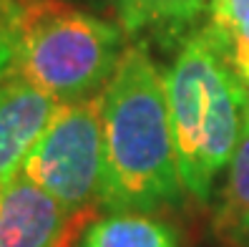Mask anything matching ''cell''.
Segmentation results:
<instances>
[{"instance_id":"obj_1","label":"cell","mask_w":249,"mask_h":247,"mask_svg":"<svg viewBox=\"0 0 249 247\" xmlns=\"http://www.w3.org/2000/svg\"><path fill=\"white\" fill-rule=\"evenodd\" d=\"M101 207L151 212L184 197L164 74L141 46H128L101 91Z\"/></svg>"},{"instance_id":"obj_2","label":"cell","mask_w":249,"mask_h":247,"mask_svg":"<svg viewBox=\"0 0 249 247\" xmlns=\"http://www.w3.org/2000/svg\"><path fill=\"white\" fill-rule=\"evenodd\" d=\"M164 81L184 190L207 202L247 132L249 89L207 28L181 43Z\"/></svg>"},{"instance_id":"obj_3","label":"cell","mask_w":249,"mask_h":247,"mask_svg":"<svg viewBox=\"0 0 249 247\" xmlns=\"http://www.w3.org/2000/svg\"><path fill=\"white\" fill-rule=\"evenodd\" d=\"M13 74L58 104L106 89L126 51V31L63 0H5Z\"/></svg>"},{"instance_id":"obj_4","label":"cell","mask_w":249,"mask_h":247,"mask_svg":"<svg viewBox=\"0 0 249 247\" xmlns=\"http://www.w3.org/2000/svg\"><path fill=\"white\" fill-rule=\"evenodd\" d=\"M20 174L73 209H98L104 187L101 94L58 104Z\"/></svg>"},{"instance_id":"obj_5","label":"cell","mask_w":249,"mask_h":247,"mask_svg":"<svg viewBox=\"0 0 249 247\" xmlns=\"http://www.w3.org/2000/svg\"><path fill=\"white\" fill-rule=\"evenodd\" d=\"M96 209H73L18 171L0 192V247H76Z\"/></svg>"},{"instance_id":"obj_6","label":"cell","mask_w":249,"mask_h":247,"mask_svg":"<svg viewBox=\"0 0 249 247\" xmlns=\"http://www.w3.org/2000/svg\"><path fill=\"white\" fill-rule=\"evenodd\" d=\"M58 109V101L13 74L0 83V179L8 182L20 171L43 129Z\"/></svg>"},{"instance_id":"obj_7","label":"cell","mask_w":249,"mask_h":247,"mask_svg":"<svg viewBox=\"0 0 249 247\" xmlns=\"http://www.w3.org/2000/svg\"><path fill=\"white\" fill-rule=\"evenodd\" d=\"M76 247H181L169 222L151 212L121 209L96 217L83 229Z\"/></svg>"},{"instance_id":"obj_8","label":"cell","mask_w":249,"mask_h":247,"mask_svg":"<svg viewBox=\"0 0 249 247\" xmlns=\"http://www.w3.org/2000/svg\"><path fill=\"white\" fill-rule=\"evenodd\" d=\"M216 227L234 245L249 247V124L227 167Z\"/></svg>"},{"instance_id":"obj_9","label":"cell","mask_w":249,"mask_h":247,"mask_svg":"<svg viewBox=\"0 0 249 247\" xmlns=\"http://www.w3.org/2000/svg\"><path fill=\"white\" fill-rule=\"evenodd\" d=\"M113 20L126 36H139L149 28H171L196 20L209 10L212 0H106Z\"/></svg>"},{"instance_id":"obj_10","label":"cell","mask_w":249,"mask_h":247,"mask_svg":"<svg viewBox=\"0 0 249 247\" xmlns=\"http://www.w3.org/2000/svg\"><path fill=\"white\" fill-rule=\"evenodd\" d=\"M204 28L224 51L231 38H237L249 28V0H212L209 23Z\"/></svg>"},{"instance_id":"obj_11","label":"cell","mask_w":249,"mask_h":247,"mask_svg":"<svg viewBox=\"0 0 249 247\" xmlns=\"http://www.w3.org/2000/svg\"><path fill=\"white\" fill-rule=\"evenodd\" d=\"M224 56L229 66L234 68V74L242 78V83L249 89V28L237 38H231V43L224 48Z\"/></svg>"},{"instance_id":"obj_12","label":"cell","mask_w":249,"mask_h":247,"mask_svg":"<svg viewBox=\"0 0 249 247\" xmlns=\"http://www.w3.org/2000/svg\"><path fill=\"white\" fill-rule=\"evenodd\" d=\"M10 71H13V38L3 16H0V83L10 76Z\"/></svg>"},{"instance_id":"obj_13","label":"cell","mask_w":249,"mask_h":247,"mask_svg":"<svg viewBox=\"0 0 249 247\" xmlns=\"http://www.w3.org/2000/svg\"><path fill=\"white\" fill-rule=\"evenodd\" d=\"M3 5H5V0H0V16H3Z\"/></svg>"},{"instance_id":"obj_14","label":"cell","mask_w":249,"mask_h":247,"mask_svg":"<svg viewBox=\"0 0 249 247\" xmlns=\"http://www.w3.org/2000/svg\"><path fill=\"white\" fill-rule=\"evenodd\" d=\"M3 187H5V182H3V179H0V192H3Z\"/></svg>"},{"instance_id":"obj_15","label":"cell","mask_w":249,"mask_h":247,"mask_svg":"<svg viewBox=\"0 0 249 247\" xmlns=\"http://www.w3.org/2000/svg\"><path fill=\"white\" fill-rule=\"evenodd\" d=\"M247 124H249V111H247Z\"/></svg>"}]
</instances>
